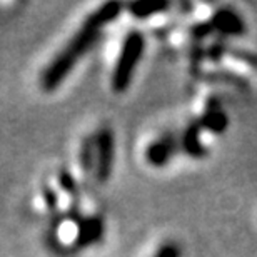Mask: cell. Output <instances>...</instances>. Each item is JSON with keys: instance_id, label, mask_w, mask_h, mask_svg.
Returning <instances> with one entry per match:
<instances>
[{"instance_id": "8992f818", "label": "cell", "mask_w": 257, "mask_h": 257, "mask_svg": "<svg viewBox=\"0 0 257 257\" xmlns=\"http://www.w3.org/2000/svg\"><path fill=\"white\" fill-rule=\"evenodd\" d=\"M199 122L202 128H207L214 134H224L229 127V117L220 109V102L217 99L207 100V105H205V110Z\"/></svg>"}, {"instance_id": "5b68a950", "label": "cell", "mask_w": 257, "mask_h": 257, "mask_svg": "<svg viewBox=\"0 0 257 257\" xmlns=\"http://www.w3.org/2000/svg\"><path fill=\"white\" fill-rule=\"evenodd\" d=\"M212 25L215 30H219L222 35H232V37H237V35H244L247 32V27H245L242 17L232 9L222 7L219 10H215L212 15Z\"/></svg>"}, {"instance_id": "8fae6325", "label": "cell", "mask_w": 257, "mask_h": 257, "mask_svg": "<svg viewBox=\"0 0 257 257\" xmlns=\"http://www.w3.org/2000/svg\"><path fill=\"white\" fill-rule=\"evenodd\" d=\"M152 257H182V249L177 242L169 240V242H164Z\"/></svg>"}, {"instance_id": "7a4b0ae2", "label": "cell", "mask_w": 257, "mask_h": 257, "mask_svg": "<svg viewBox=\"0 0 257 257\" xmlns=\"http://www.w3.org/2000/svg\"><path fill=\"white\" fill-rule=\"evenodd\" d=\"M144 49H146V39H144L142 32L132 30L125 35L119 59H117L114 72H112V89L115 92L120 94L128 89L136 67L144 55Z\"/></svg>"}, {"instance_id": "3957f363", "label": "cell", "mask_w": 257, "mask_h": 257, "mask_svg": "<svg viewBox=\"0 0 257 257\" xmlns=\"http://www.w3.org/2000/svg\"><path fill=\"white\" fill-rule=\"evenodd\" d=\"M95 177L99 182H107L114 171L115 161V137L112 128L102 127L97 131L95 137Z\"/></svg>"}, {"instance_id": "6da1fadb", "label": "cell", "mask_w": 257, "mask_h": 257, "mask_svg": "<svg viewBox=\"0 0 257 257\" xmlns=\"http://www.w3.org/2000/svg\"><path fill=\"white\" fill-rule=\"evenodd\" d=\"M104 25L105 24L97 17L95 12L90 14V17L82 24V27L77 30L74 37L44 69L42 75H40V87L45 92H52L62 84L65 77L79 64V60L94 47Z\"/></svg>"}, {"instance_id": "7c38bea8", "label": "cell", "mask_w": 257, "mask_h": 257, "mask_svg": "<svg viewBox=\"0 0 257 257\" xmlns=\"http://www.w3.org/2000/svg\"><path fill=\"white\" fill-rule=\"evenodd\" d=\"M59 184H60V187H62V191L67 192L69 195L77 194V181L69 171H65V169L60 171V174H59Z\"/></svg>"}, {"instance_id": "5bb4252c", "label": "cell", "mask_w": 257, "mask_h": 257, "mask_svg": "<svg viewBox=\"0 0 257 257\" xmlns=\"http://www.w3.org/2000/svg\"><path fill=\"white\" fill-rule=\"evenodd\" d=\"M214 30L215 29H214L212 22H199L191 29V34H192V37H195V39H204V37H209Z\"/></svg>"}, {"instance_id": "ba28073f", "label": "cell", "mask_w": 257, "mask_h": 257, "mask_svg": "<svg viewBox=\"0 0 257 257\" xmlns=\"http://www.w3.org/2000/svg\"><path fill=\"white\" fill-rule=\"evenodd\" d=\"M200 131H202V125H200L199 120H195L187 125L186 132L182 136V149L186 151L187 156L194 159H204L209 154L207 147L200 141Z\"/></svg>"}, {"instance_id": "9c48e42d", "label": "cell", "mask_w": 257, "mask_h": 257, "mask_svg": "<svg viewBox=\"0 0 257 257\" xmlns=\"http://www.w3.org/2000/svg\"><path fill=\"white\" fill-rule=\"evenodd\" d=\"M169 9L167 2H134L128 5V10L136 19H149Z\"/></svg>"}, {"instance_id": "52a82bcc", "label": "cell", "mask_w": 257, "mask_h": 257, "mask_svg": "<svg viewBox=\"0 0 257 257\" xmlns=\"http://www.w3.org/2000/svg\"><path fill=\"white\" fill-rule=\"evenodd\" d=\"M104 232V222L100 217L92 215V217H85L80 220L79 229H77V237H75V245L80 249L89 247V245L99 242Z\"/></svg>"}, {"instance_id": "30bf717a", "label": "cell", "mask_w": 257, "mask_h": 257, "mask_svg": "<svg viewBox=\"0 0 257 257\" xmlns=\"http://www.w3.org/2000/svg\"><path fill=\"white\" fill-rule=\"evenodd\" d=\"M79 161L84 171H90L95 167V141L94 139H84L79 152Z\"/></svg>"}, {"instance_id": "4fadbf2b", "label": "cell", "mask_w": 257, "mask_h": 257, "mask_svg": "<svg viewBox=\"0 0 257 257\" xmlns=\"http://www.w3.org/2000/svg\"><path fill=\"white\" fill-rule=\"evenodd\" d=\"M227 55L257 69V54H254V52H249V50H242V49H227Z\"/></svg>"}, {"instance_id": "277c9868", "label": "cell", "mask_w": 257, "mask_h": 257, "mask_svg": "<svg viewBox=\"0 0 257 257\" xmlns=\"http://www.w3.org/2000/svg\"><path fill=\"white\" fill-rule=\"evenodd\" d=\"M177 139L172 134H166V136L159 137L157 141L149 144L146 149V161L149 166L152 167H164L171 162L172 156L177 151Z\"/></svg>"}, {"instance_id": "9a60e30c", "label": "cell", "mask_w": 257, "mask_h": 257, "mask_svg": "<svg viewBox=\"0 0 257 257\" xmlns=\"http://www.w3.org/2000/svg\"><path fill=\"white\" fill-rule=\"evenodd\" d=\"M42 195H44V202H45V205H47L49 210H55V209H57V205H59V195H57V192H55L52 187L45 186L42 189Z\"/></svg>"}]
</instances>
